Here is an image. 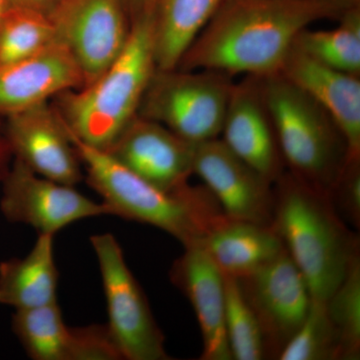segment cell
Here are the masks:
<instances>
[{
	"label": "cell",
	"mask_w": 360,
	"mask_h": 360,
	"mask_svg": "<svg viewBox=\"0 0 360 360\" xmlns=\"http://www.w3.org/2000/svg\"><path fill=\"white\" fill-rule=\"evenodd\" d=\"M279 360H341L340 338L336 333L326 302L312 300L309 314Z\"/></svg>",
	"instance_id": "cell-26"
},
{
	"label": "cell",
	"mask_w": 360,
	"mask_h": 360,
	"mask_svg": "<svg viewBox=\"0 0 360 360\" xmlns=\"http://www.w3.org/2000/svg\"><path fill=\"white\" fill-rule=\"evenodd\" d=\"M329 319L340 338L341 360L360 356V257L352 259L345 278L326 302Z\"/></svg>",
	"instance_id": "cell-25"
},
{
	"label": "cell",
	"mask_w": 360,
	"mask_h": 360,
	"mask_svg": "<svg viewBox=\"0 0 360 360\" xmlns=\"http://www.w3.org/2000/svg\"><path fill=\"white\" fill-rule=\"evenodd\" d=\"M295 49L335 70L360 75V7L349 9L330 30H303Z\"/></svg>",
	"instance_id": "cell-22"
},
{
	"label": "cell",
	"mask_w": 360,
	"mask_h": 360,
	"mask_svg": "<svg viewBox=\"0 0 360 360\" xmlns=\"http://www.w3.org/2000/svg\"><path fill=\"white\" fill-rule=\"evenodd\" d=\"M262 84L286 170L329 198L352 158L345 135L321 104L281 73Z\"/></svg>",
	"instance_id": "cell-5"
},
{
	"label": "cell",
	"mask_w": 360,
	"mask_h": 360,
	"mask_svg": "<svg viewBox=\"0 0 360 360\" xmlns=\"http://www.w3.org/2000/svg\"><path fill=\"white\" fill-rule=\"evenodd\" d=\"M174 285L188 298L202 335L201 360H231L225 333L224 274L201 245L184 248L169 272Z\"/></svg>",
	"instance_id": "cell-16"
},
{
	"label": "cell",
	"mask_w": 360,
	"mask_h": 360,
	"mask_svg": "<svg viewBox=\"0 0 360 360\" xmlns=\"http://www.w3.org/2000/svg\"><path fill=\"white\" fill-rule=\"evenodd\" d=\"M225 333L232 359L262 360L266 352L255 312L234 277L224 276Z\"/></svg>",
	"instance_id": "cell-24"
},
{
	"label": "cell",
	"mask_w": 360,
	"mask_h": 360,
	"mask_svg": "<svg viewBox=\"0 0 360 360\" xmlns=\"http://www.w3.org/2000/svg\"><path fill=\"white\" fill-rule=\"evenodd\" d=\"M7 144L34 174L75 186L84 179L70 132L49 103L8 116Z\"/></svg>",
	"instance_id": "cell-12"
},
{
	"label": "cell",
	"mask_w": 360,
	"mask_h": 360,
	"mask_svg": "<svg viewBox=\"0 0 360 360\" xmlns=\"http://www.w3.org/2000/svg\"><path fill=\"white\" fill-rule=\"evenodd\" d=\"M53 21L59 41L84 75V87L115 63L131 32L122 0H70Z\"/></svg>",
	"instance_id": "cell-10"
},
{
	"label": "cell",
	"mask_w": 360,
	"mask_h": 360,
	"mask_svg": "<svg viewBox=\"0 0 360 360\" xmlns=\"http://www.w3.org/2000/svg\"><path fill=\"white\" fill-rule=\"evenodd\" d=\"M271 226L309 284L312 300L326 302L340 286L359 241L328 196L286 170L274 184Z\"/></svg>",
	"instance_id": "cell-3"
},
{
	"label": "cell",
	"mask_w": 360,
	"mask_h": 360,
	"mask_svg": "<svg viewBox=\"0 0 360 360\" xmlns=\"http://www.w3.org/2000/svg\"><path fill=\"white\" fill-rule=\"evenodd\" d=\"M105 153L163 191L181 188L193 174L195 144L184 141L160 123L139 115Z\"/></svg>",
	"instance_id": "cell-13"
},
{
	"label": "cell",
	"mask_w": 360,
	"mask_h": 360,
	"mask_svg": "<svg viewBox=\"0 0 360 360\" xmlns=\"http://www.w3.org/2000/svg\"><path fill=\"white\" fill-rule=\"evenodd\" d=\"M84 85V75L68 47L56 42L35 56L0 66V113L20 112Z\"/></svg>",
	"instance_id": "cell-17"
},
{
	"label": "cell",
	"mask_w": 360,
	"mask_h": 360,
	"mask_svg": "<svg viewBox=\"0 0 360 360\" xmlns=\"http://www.w3.org/2000/svg\"><path fill=\"white\" fill-rule=\"evenodd\" d=\"M14 335L34 360H122L106 324L71 328L58 302L40 309L15 310Z\"/></svg>",
	"instance_id": "cell-15"
},
{
	"label": "cell",
	"mask_w": 360,
	"mask_h": 360,
	"mask_svg": "<svg viewBox=\"0 0 360 360\" xmlns=\"http://www.w3.org/2000/svg\"><path fill=\"white\" fill-rule=\"evenodd\" d=\"M9 6L32 9L53 20L70 0H8Z\"/></svg>",
	"instance_id": "cell-28"
},
{
	"label": "cell",
	"mask_w": 360,
	"mask_h": 360,
	"mask_svg": "<svg viewBox=\"0 0 360 360\" xmlns=\"http://www.w3.org/2000/svg\"><path fill=\"white\" fill-rule=\"evenodd\" d=\"M224 0H160L153 13L158 70H175Z\"/></svg>",
	"instance_id": "cell-21"
},
{
	"label": "cell",
	"mask_w": 360,
	"mask_h": 360,
	"mask_svg": "<svg viewBox=\"0 0 360 360\" xmlns=\"http://www.w3.org/2000/svg\"><path fill=\"white\" fill-rule=\"evenodd\" d=\"M156 68L153 16L132 21L127 46L101 77L82 89L56 96L54 108L70 136L108 151L139 115Z\"/></svg>",
	"instance_id": "cell-4"
},
{
	"label": "cell",
	"mask_w": 360,
	"mask_h": 360,
	"mask_svg": "<svg viewBox=\"0 0 360 360\" xmlns=\"http://www.w3.org/2000/svg\"><path fill=\"white\" fill-rule=\"evenodd\" d=\"M8 6V0H0V22H1L2 18H4V13H6Z\"/></svg>",
	"instance_id": "cell-31"
},
{
	"label": "cell",
	"mask_w": 360,
	"mask_h": 360,
	"mask_svg": "<svg viewBox=\"0 0 360 360\" xmlns=\"http://www.w3.org/2000/svg\"><path fill=\"white\" fill-rule=\"evenodd\" d=\"M58 41L52 18L32 9L9 6L0 22V66L30 58Z\"/></svg>",
	"instance_id": "cell-23"
},
{
	"label": "cell",
	"mask_w": 360,
	"mask_h": 360,
	"mask_svg": "<svg viewBox=\"0 0 360 360\" xmlns=\"http://www.w3.org/2000/svg\"><path fill=\"white\" fill-rule=\"evenodd\" d=\"M349 9L335 0H224L177 68L231 77L277 75L300 32Z\"/></svg>",
	"instance_id": "cell-1"
},
{
	"label": "cell",
	"mask_w": 360,
	"mask_h": 360,
	"mask_svg": "<svg viewBox=\"0 0 360 360\" xmlns=\"http://www.w3.org/2000/svg\"><path fill=\"white\" fill-rule=\"evenodd\" d=\"M101 270L108 322L122 359H172L141 284L125 262L122 246L111 233L90 238Z\"/></svg>",
	"instance_id": "cell-7"
},
{
	"label": "cell",
	"mask_w": 360,
	"mask_h": 360,
	"mask_svg": "<svg viewBox=\"0 0 360 360\" xmlns=\"http://www.w3.org/2000/svg\"><path fill=\"white\" fill-rule=\"evenodd\" d=\"M233 84L217 71L156 68L139 115L195 146L219 139Z\"/></svg>",
	"instance_id": "cell-6"
},
{
	"label": "cell",
	"mask_w": 360,
	"mask_h": 360,
	"mask_svg": "<svg viewBox=\"0 0 360 360\" xmlns=\"http://www.w3.org/2000/svg\"><path fill=\"white\" fill-rule=\"evenodd\" d=\"M236 279L259 323L266 359H278L309 314V284L286 250L253 274Z\"/></svg>",
	"instance_id": "cell-8"
},
{
	"label": "cell",
	"mask_w": 360,
	"mask_h": 360,
	"mask_svg": "<svg viewBox=\"0 0 360 360\" xmlns=\"http://www.w3.org/2000/svg\"><path fill=\"white\" fill-rule=\"evenodd\" d=\"M71 141L87 182L101 196L110 215L155 226L184 248L202 245L213 229L227 219L205 186L188 184L176 191H163L122 167L105 151L72 137Z\"/></svg>",
	"instance_id": "cell-2"
},
{
	"label": "cell",
	"mask_w": 360,
	"mask_h": 360,
	"mask_svg": "<svg viewBox=\"0 0 360 360\" xmlns=\"http://www.w3.org/2000/svg\"><path fill=\"white\" fill-rule=\"evenodd\" d=\"M224 276L240 278L274 262L285 251L271 225L225 219L202 245Z\"/></svg>",
	"instance_id": "cell-19"
},
{
	"label": "cell",
	"mask_w": 360,
	"mask_h": 360,
	"mask_svg": "<svg viewBox=\"0 0 360 360\" xmlns=\"http://www.w3.org/2000/svg\"><path fill=\"white\" fill-rule=\"evenodd\" d=\"M160 0H122L130 21L153 16Z\"/></svg>",
	"instance_id": "cell-29"
},
{
	"label": "cell",
	"mask_w": 360,
	"mask_h": 360,
	"mask_svg": "<svg viewBox=\"0 0 360 360\" xmlns=\"http://www.w3.org/2000/svg\"><path fill=\"white\" fill-rule=\"evenodd\" d=\"M221 135L234 155L271 184L286 172L262 77L246 75L234 82Z\"/></svg>",
	"instance_id": "cell-14"
},
{
	"label": "cell",
	"mask_w": 360,
	"mask_h": 360,
	"mask_svg": "<svg viewBox=\"0 0 360 360\" xmlns=\"http://www.w3.org/2000/svg\"><path fill=\"white\" fill-rule=\"evenodd\" d=\"M54 236L39 234L23 258L0 264V303L15 310L58 303L59 272L54 259Z\"/></svg>",
	"instance_id": "cell-20"
},
{
	"label": "cell",
	"mask_w": 360,
	"mask_h": 360,
	"mask_svg": "<svg viewBox=\"0 0 360 360\" xmlns=\"http://www.w3.org/2000/svg\"><path fill=\"white\" fill-rule=\"evenodd\" d=\"M6 146L4 142L0 139V165H1L2 161H4V155H6Z\"/></svg>",
	"instance_id": "cell-32"
},
{
	"label": "cell",
	"mask_w": 360,
	"mask_h": 360,
	"mask_svg": "<svg viewBox=\"0 0 360 360\" xmlns=\"http://www.w3.org/2000/svg\"><path fill=\"white\" fill-rule=\"evenodd\" d=\"M193 174L205 182L227 219L271 225L274 184L234 155L221 139L196 144Z\"/></svg>",
	"instance_id": "cell-11"
},
{
	"label": "cell",
	"mask_w": 360,
	"mask_h": 360,
	"mask_svg": "<svg viewBox=\"0 0 360 360\" xmlns=\"http://www.w3.org/2000/svg\"><path fill=\"white\" fill-rule=\"evenodd\" d=\"M347 8H354V7L359 6L360 0H335Z\"/></svg>",
	"instance_id": "cell-30"
},
{
	"label": "cell",
	"mask_w": 360,
	"mask_h": 360,
	"mask_svg": "<svg viewBox=\"0 0 360 360\" xmlns=\"http://www.w3.org/2000/svg\"><path fill=\"white\" fill-rule=\"evenodd\" d=\"M281 75L307 92L333 118L352 158H360L359 75L335 70L293 47Z\"/></svg>",
	"instance_id": "cell-18"
},
{
	"label": "cell",
	"mask_w": 360,
	"mask_h": 360,
	"mask_svg": "<svg viewBox=\"0 0 360 360\" xmlns=\"http://www.w3.org/2000/svg\"><path fill=\"white\" fill-rule=\"evenodd\" d=\"M0 210L9 221L51 236L80 220L110 215L103 201L96 202L75 186L40 176L18 160L4 177Z\"/></svg>",
	"instance_id": "cell-9"
},
{
	"label": "cell",
	"mask_w": 360,
	"mask_h": 360,
	"mask_svg": "<svg viewBox=\"0 0 360 360\" xmlns=\"http://www.w3.org/2000/svg\"><path fill=\"white\" fill-rule=\"evenodd\" d=\"M329 200L336 212L345 221L359 229L360 224V158H350Z\"/></svg>",
	"instance_id": "cell-27"
}]
</instances>
